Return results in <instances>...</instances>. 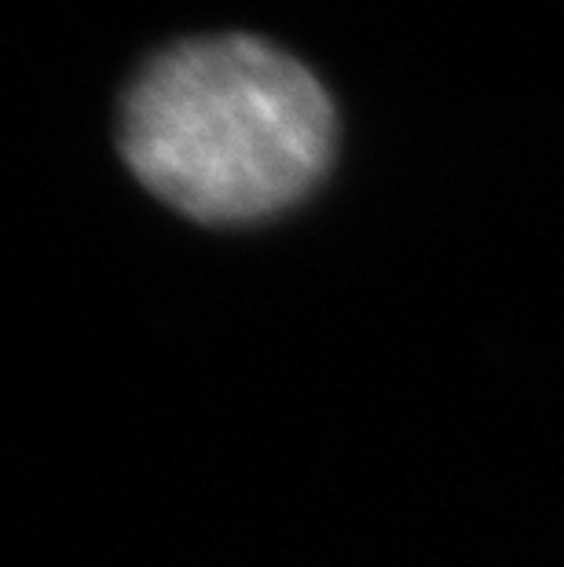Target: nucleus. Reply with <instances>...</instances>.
Returning a JSON list of instances; mask_svg holds the SVG:
<instances>
[{
	"instance_id": "f257e3e1",
	"label": "nucleus",
	"mask_w": 564,
	"mask_h": 567,
	"mask_svg": "<svg viewBox=\"0 0 564 567\" xmlns=\"http://www.w3.org/2000/svg\"><path fill=\"white\" fill-rule=\"evenodd\" d=\"M114 136L136 184L173 213L206 227H254L327 179L338 111L286 48L254 33H206L136 70Z\"/></svg>"
}]
</instances>
